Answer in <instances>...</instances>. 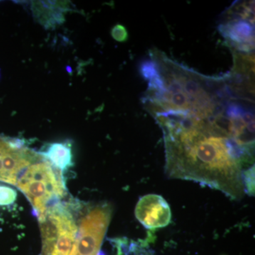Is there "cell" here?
<instances>
[{"label": "cell", "instance_id": "cell-7", "mask_svg": "<svg viewBox=\"0 0 255 255\" xmlns=\"http://www.w3.org/2000/svg\"><path fill=\"white\" fill-rule=\"evenodd\" d=\"M64 5L60 1H33L32 10L36 19L48 28L63 22Z\"/></svg>", "mask_w": 255, "mask_h": 255}, {"label": "cell", "instance_id": "cell-4", "mask_svg": "<svg viewBox=\"0 0 255 255\" xmlns=\"http://www.w3.org/2000/svg\"><path fill=\"white\" fill-rule=\"evenodd\" d=\"M112 208L102 204L92 208L80 221L70 255H99L112 217Z\"/></svg>", "mask_w": 255, "mask_h": 255}, {"label": "cell", "instance_id": "cell-8", "mask_svg": "<svg viewBox=\"0 0 255 255\" xmlns=\"http://www.w3.org/2000/svg\"><path fill=\"white\" fill-rule=\"evenodd\" d=\"M41 155L60 172L68 168L73 159L70 145L60 142L51 144L46 151L41 152Z\"/></svg>", "mask_w": 255, "mask_h": 255}, {"label": "cell", "instance_id": "cell-6", "mask_svg": "<svg viewBox=\"0 0 255 255\" xmlns=\"http://www.w3.org/2000/svg\"><path fill=\"white\" fill-rule=\"evenodd\" d=\"M224 36L237 49L248 51L254 48V26L246 19H233L223 26Z\"/></svg>", "mask_w": 255, "mask_h": 255}, {"label": "cell", "instance_id": "cell-2", "mask_svg": "<svg viewBox=\"0 0 255 255\" xmlns=\"http://www.w3.org/2000/svg\"><path fill=\"white\" fill-rule=\"evenodd\" d=\"M61 174L48 161L39 159L30 164L18 178L16 186L31 202L38 219L52 206L51 202L65 195Z\"/></svg>", "mask_w": 255, "mask_h": 255}, {"label": "cell", "instance_id": "cell-11", "mask_svg": "<svg viewBox=\"0 0 255 255\" xmlns=\"http://www.w3.org/2000/svg\"><path fill=\"white\" fill-rule=\"evenodd\" d=\"M111 33H112V36L113 37L114 39L119 42L127 41L128 36L127 28L121 24H117L114 26Z\"/></svg>", "mask_w": 255, "mask_h": 255}, {"label": "cell", "instance_id": "cell-1", "mask_svg": "<svg viewBox=\"0 0 255 255\" xmlns=\"http://www.w3.org/2000/svg\"><path fill=\"white\" fill-rule=\"evenodd\" d=\"M162 129L166 174L244 196L243 172L254 165L255 125L219 102L191 105L157 121Z\"/></svg>", "mask_w": 255, "mask_h": 255}, {"label": "cell", "instance_id": "cell-10", "mask_svg": "<svg viewBox=\"0 0 255 255\" xmlns=\"http://www.w3.org/2000/svg\"><path fill=\"white\" fill-rule=\"evenodd\" d=\"M16 199V191L6 186H0V205H9Z\"/></svg>", "mask_w": 255, "mask_h": 255}, {"label": "cell", "instance_id": "cell-3", "mask_svg": "<svg viewBox=\"0 0 255 255\" xmlns=\"http://www.w3.org/2000/svg\"><path fill=\"white\" fill-rule=\"evenodd\" d=\"M39 222L42 255H70L78 226L68 208L60 204L50 206Z\"/></svg>", "mask_w": 255, "mask_h": 255}, {"label": "cell", "instance_id": "cell-9", "mask_svg": "<svg viewBox=\"0 0 255 255\" xmlns=\"http://www.w3.org/2000/svg\"><path fill=\"white\" fill-rule=\"evenodd\" d=\"M243 183H244L245 192L248 195H255V165L243 172Z\"/></svg>", "mask_w": 255, "mask_h": 255}, {"label": "cell", "instance_id": "cell-5", "mask_svg": "<svg viewBox=\"0 0 255 255\" xmlns=\"http://www.w3.org/2000/svg\"><path fill=\"white\" fill-rule=\"evenodd\" d=\"M135 214L137 221L149 230L165 227L172 219L168 203L157 194H147L140 198Z\"/></svg>", "mask_w": 255, "mask_h": 255}]
</instances>
